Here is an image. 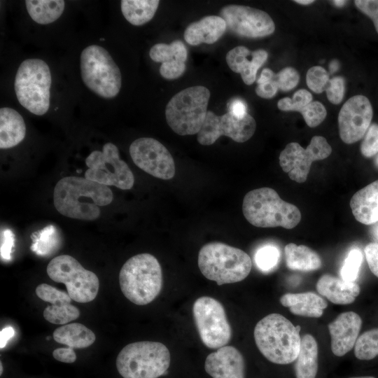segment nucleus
I'll list each match as a JSON object with an SVG mask.
<instances>
[{"label": "nucleus", "mask_w": 378, "mask_h": 378, "mask_svg": "<svg viewBox=\"0 0 378 378\" xmlns=\"http://www.w3.org/2000/svg\"><path fill=\"white\" fill-rule=\"evenodd\" d=\"M113 198L108 186L78 176L61 178L53 192L54 206L60 214L83 220L97 219L99 206L110 204Z\"/></svg>", "instance_id": "1"}, {"label": "nucleus", "mask_w": 378, "mask_h": 378, "mask_svg": "<svg viewBox=\"0 0 378 378\" xmlns=\"http://www.w3.org/2000/svg\"><path fill=\"white\" fill-rule=\"evenodd\" d=\"M301 328L277 313L260 319L254 328V339L260 353L270 362L286 365L293 363L299 354Z\"/></svg>", "instance_id": "2"}, {"label": "nucleus", "mask_w": 378, "mask_h": 378, "mask_svg": "<svg viewBox=\"0 0 378 378\" xmlns=\"http://www.w3.org/2000/svg\"><path fill=\"white\" fill-rule=\"evenodd\" d=\"M242 211L245 218L258 227H282L293 229L301 220L300 209L283 200L271 188H260L247 192Z\"/></svg>", "instance_id": "3"}, {"label": "nucleus", "mask_w": 378, "mask_h": 378, "mask_svg": "<svg viewBox=\"0 0 378 378\" xmlns=\"http://www.w3.org/2000/svg\"><path fill=\"white\" fill-rule=\"evenodd\" d=\"M123 295L132 303L146 305L155 299L162 286V268L150 253H140L129 258L119 273Z\"/></svg>", "instance_id": "4"}, {"label": "nucleus", "mask_w": 378, "mask_h": 378, "mask_svg": "<svg viewBox=\"0 0 378 378\" xmlns=\"http://www.w3.org/2000/svg\"><path fill=\"white\" fill-rule=\"evenodd\" d=\"M202 274L218 285L241 281L248 276L252 262L243 250L218 241L204 244L198 254Z\"/></svg>", "instance_id": "5"}, {"label": "nucleus", "mask_w": 378, "mask_h": 378, "mask_svg": "<svg viewBox=\"0 0 378 378\" xmlns=\"http://www.w3.org/2000/svg\"><path fill=\"white\" fill-rule=\"evenodd\" d=\"M170 362V352L164 344L141 341L124 346L115 365L123 378H158L165 374Z\"/></svg>", "instance_id": "6"}, {"label": "nucleus", "mask_w": 378, "mask_h": 378, "mask_svg": "<svg viewBox=\"0 0 378 378\" xmlns=\"http://www.w3.org/2000/svg\"><path fill=\"white\" fill-rule=\"evenodd\" d=\"M209 90L202 85L187 88L174 94L165 108V118L170 128L181 136L198 134L204 122Z\"/></svg>", "instance_id": "7"}, {"label": "nucleus", "mask_w": 378, "mask_h": 378, "mask_svg": "<svg viewBox=\"0 0 378 378\" xmlns=\"http://www.w3.org/2000/svg\"><path fill=\"white\" fill-rule=\"evenodd\" d=\"M51 83L46 62L37 58L24 60L18 67L14 83L19 103L33 114L44 115L50 107Z\"/></svg>", "instance_id": "8"}, {"label": "nucleus", "mask_w": 378, "mask_h": 378, "mask_svg": "<svg viewBox=\"0 0 378 378\" xmlns=\"http://www.w3.org/2000/svg\"><path fill=\"white\" fill-rule=\"evenodd\" d=\"M82 80L98 96L111 99L122 85L121 73L109 52L103 47L91 45L83 49L80 57Z\"/></svg>", "instance_id": "9"}, {"label": "nucleus", "mask_w": 378, "mask_h": 378, "mask_svg": "<svg viewBox=\"0 0 378 378\" xmlns=\"http://www.w3.org/2000/svg\"><path fill=\"white\" fill-rule=\"evenodd\" d=\"M48 276L54 281L64 284L70 298L78 302H90L95 299L99 281L93 272L85 269L69 255L53 258L46 268Z\"/></svg>", "instance_id": "10"}, {"label": "nucleus", "mask_w": 378, "mask_h": 378, "mask_svg": "<svg viewBox=\"0 0 378 378\" xmlns=\"http://www.w3.org/2000/svg\"><path fill=\"white\" fill-rule=\"evenodd\" d=\"M85 164L88 167L85 172L87 179L122 190H130L134 186L132 170L120 158L118 147L111 142L105 144L102 151H92L85 159Z\"/></svg>", "instance_id": "11"}, {"label": "nucleus", "mask_w": 378, "mask_h": 378, "mask_svg": "<svg viewBox=\"0 0 378 378\" xmlns=\"http://www.w3.org/2000/svg\"><path fill=\"white\" fill-rule=\"evenodd\" d=\"M192 314L200 337L209 349L226 346L232 337V328L222 304L214 298L202 296L192 306Z\"/></svg>", "instance_id": "12"}, {"label": "nucleus", "mask_w": 378, "mask_h": 378, "mask_svg": "<svg viewBox=\"0 0 378 378\" xmlns=\"http://www.w3.org/2000/svg\"><path fill=\"white\" fill-rule=\"evenodd\" d=\"M331 153L332 148L325 137L314 136L306 148L297 142L288 144L279 155V164L291 180L304 183L312 163L327 158Z\"/></svg>", "instance_id": "13"}, {"label": "nucleus", "mask_w": 378, "mask_h": 378, "mask_svg": "<svg viewBox=\"0 0 378 378\" xmlns=\"http://www.w3.org/2000/svg\"><path fill=\"white\" fill-rule=\"evenodd\" d=\"M255 129V120L248 113L244 118H239L229 111L218 115L208 111L197 139L203 146L212 145L220 136H226L236 142L243 143L253 135Z\"/></svg>", "instance_id": "14"}, {"label": "nucleus", "mask_w": 378, "mask_h": 378, "mask_svg": "<svg viewBox=\"0 0 378 378\" xmlns=\"http://www.w3.org/2000/svg\"><path fill=\"white\" fill-rule=\"evenodd\" d=\"M220 16L233 34L246 38H262L274 33L275 24L266 12L246 6L231 4L223 7Z\"/></svg>", "instance_id": "15"}, {"label": "nucleus", "mask_w": 378, "mask_h": 378, "mask_svg": "<svg viewBox=\"0 0 378 378\" xmlns=\"http://www.w3.org/2000/svg\"><path fill=\"white\" fill-rule=\"evenodd\" d=\"M134 163L150 175L163 180L172 178L176 173L174 159L167 148L158 140L141 137L130 146Z\"/></svg>", "instance_id": "16"}, {"label": "nucleus", "mask_w": 378, "mask_h": 378, "mask_svg": "<svg viewBox=\"0 0 378 378\" xmlns=\"http://www.w3.org/2000/svg\"><path fill=\"white\" fill-rule=\"evenodd\" d=\"M372 116V106L365 96L358 94L349 98L338 115L339 134L342 141L351 144L360 140L369 128Z\"/></svg>", "instance_id": "17"}, {"label": "nucleus", "mask_w": 378, "mask_h": 378, "mask_svg": "<svg viewBox=\"0 0 378 378\" xmlns=\"http://www.w3.org/2000/svg\"><path fill=\"white\" fill-rule=\"evenodd\" d=\"M54 340L66 348H57L52 351L53 358L62 363H72L76 360L74 349H84L92 345L95 334L85 326L79 323L62 325L52 333Z\"/></svg>", "instance_id": "18"}, {"label": "nucleus", "mask_w": 378, "mask_h": 378, "mask_svg": "<svg viewBox=\"0 0 378 378\" xmlns=\"http://www.w3.org/2000/svg\"><path fill=\"white\" fill-rule=\"evenodd\" d=\"M35 292L41 300L51 304L46 307L43 312L47 321L62 326L79 317L80 310L71 304L72 299L68 293L47 284H39Z\"/></svg>", "instance_id": "19"}, {"label": "nucleus", "mask_w": 378, "mask_h": 378, "mask_svg": "<svg viewBox=\"0 0 378 378\" xmlns=\"http://www.w3.org/2000/svg\"><path fill=\"white\" fill-rule=\"evenodd\" d=\"M361 326L362 319L354 312L341 313L328 324L333 354L343 356L354 347Z\"/></svg>", "instance_id": "20"}, {"label": "nucleus", "mask_w": 378, "mask_h": 378, "mask_svg": "<svg viewBox=\"0 0 378 378\" xmlns=\"http://www.w3.org/2000/svg\"><path fill=\"white\" fill-rule=\"evenodd\" d=\"M204 369L212 378H245L244 357L232 346H224L209 354Z\"/></svg>", "instance_id": "21"}, {"label": "nucleus", "mask_w": 378, "mask_h": 378, "mask_svg": "<svg viewBox=\"0 0 378 378\" xmlns=\"http://www.w3.org/2000/svg\"><path fill=\"white\" fill-rule=\"evenodd\" d=\"M251 53L246 47L237 46L226 55V62L230 69L241 74V78L246 85H252L256 78L258 70L266 62L268 53L263 49L253 51L251 60L247 59Z\"/></svg>", "instance_id": "22"}, {"label": "nucleus", "mask_w": 378, "mask_h": 378, "mask_svg": "<svg viewBox=\"0 0 378 378\" xmlns=\"http://www.w3.org/2000/svg\"><path fill=\"white\" fill-rule=\"evenodd\" d=\"M316 290L336 304H351L358 296L360 288L356 282L344 280L330 274H323L316 283Z\"/></svg>", "instance_id": "23"}, {"label": "nucleus", "mask_w": 378, "mask_h": 378, "mask_svg": "<svg viewBox=\"0 0 378 378\" xmlns=\"http://www.w3.org/2000/svg\"><path fill=\"white\" fill-rule=\"evenodd\" d=\"M225 21L218 15H208L190 24L184 31L185 41L191 46L212 44L225 32Z\"/></svg>", "instance_id": "24"}, {"label": "nucleus", "mask_w": 378, "mask_h": 378, "mask_svg": "<svg viewBox=\"0 0 378 378\" xmlns=\"http://www.w3.org/2000/svg\"><path fill=\"white\" fill-rule=\"evenodd\" d=\"M356 220L364 225L378 221V180L358 190L350 200Z\"/></svg>", "instance_id": "25"}, {"label": "nucleus", "mask_w": 378, "mask_h": 378, "mask_svg": "<svg viewBox=\"0 0 378 378\" xmlns=\"http://www.w3.org/2000/svg\"><path fill=\"white\" fill-rule=\"evenodd\" d=\"M280 302L292 314L309 318L321 317L328 306L322 297L313 292L286 293L281 297Z\"/></svg>", "instance_id": "26"}, {"label": "nucleus", "mask_w": 378, "mask_h": 378, "mask_svg": "<svg viewBox=\"0 0 378 378\" xmlns=\"http://www.w3.org/2000/svg\"><path fill=\"white\" fill-rule=\"evenodd\" d=\"M26 125L22 115L15 109H0V148H10L25 137Z\"/></svg>", "instance_id": "27"}, {"label": "nucleus", "mask_w": 378, "mask_h": 378, "mask_svg": "<svg viewBox=\"0 0 378 378\" xmlns=\"http://www.w3.org/2000/svg\"><path fill=\"white\" fill-rule=\"evenodd\" d=\"M318 372V344L310 334L301 338L299 354L295 363L296 378H315Z\"/></svg>", "instance_id": "28"}, {"label": "nucleus", "mask_w": 378, "mask_h": 378, "mask_svg": "<svg viewBox=\"0 0 378 378\" xmlns=\"http://www.w3.org/2000/svg\"><path fill=\"white\" fill-rule=\"evenodd\" d=\"M284 254L286 266L292 270L314 271L322 265L319 255L304 245L289 243L284 248Z\"/></svg>", "instance_id": "29"}, {"label": "nucleus", "mask_w": 378, "mask_h": 378, "mask_svg": "<svg viewBox=\"0 0 378 378\" xmlns=\"http://www.w3.org/2000/svg\"><path fill=\"white\" fill-rule=\"evenodd\" d=\"M158 0H122L121 11L127 22L140 26L149 22L158 8Z\"/></svg>", "instance_id": "30"}, {"label": "nucleus", "mask_w": 378, "mask_h": 378, "mask_svg": "<svg viewBox=\"0 0 378 378\" xmlns=\"http://www.w3.org/2000/svg\"><path fill=\"white\" fill-rule=\"evenodd\" d=\"M25 6L34 22L40 24H48L61 16L65 3L62 0H27Z\"/></svg>", "instance_id": "31"}, {"label": "nucleus", "mask_w": 378, "mask_h": 378, "mask_svg": "<svg viewBox=\"0 0 378 378\" xmlns=\"http://www.w3.org/2000/svg\"><path fill=\"white\" fill-rule=\"evenodd\" d=\"M149 56L153 61L162 64L174 60L186 62L188 51L184 43L176 40L170 44H155L149 51Z\"/></svg>", "instance_id": "32"}, {"label": "nucleus", "mask_w": 378, "mask_h": 378, "mask_svg": "<svg viewBox=\"0 0 378 378\" xmlns=\"http://www.w3.org/2000/svg\"><path fill=\"white\" fill-rule=\"evenodd\" d=\"M354 354L363 360H372L378 356V328L358 336L354 346Z\"/></svg>", "instance_id": "33"}, {"label": "nucleus", "mask_w": 378, "mask_h": 378, "mask_svg": "<svg viewBox=\"0 0 378 378\" xmlns=\"http://www.w3.org/2000/svg\"><path fill=\"white\" fill-rule=\"evenodd\" d=\"M58 234L52 225L46 227L34 239L31 249L40 255H46L58 244Z\"/></svg>", "instance_id": "34"}, {"label": "nucleus", "mask_w": 378, "mask_h": 378, "mask_svg": "<svg viewBox=\"0 0 378 378\" xmlns=\"http://www.w3.org/2000/svg\"><path fill=\"white\" fill-rule=\"evenodd\" d=\"M280 252L273 245H265L256 251L254 257L257 267L264 272L272 270L278 264Z\"/></svg>", "instance_id": "35"}, {"label": "nucleus", "mask_w": 378, "mask_h": 378, "mask_svg": "<svg viewBox=\"0 0 378 378\" xmlns=\"http://www.w3.org/2000/svg\"><path fill=\"white\" fill-rule=\"evenodd\" d=\"M363 262V253L358 248H352L348 253L340 270L342 279L356 282Z\"/></svg>", "instance_id": "36"}, {"label": "nucleus", "mask_w": 378, "mask_h": 378, "mask_svg": "<svg viewBox=\"0 0 378 378\" xmlns=\"http://www.w3.org/2000/svg\"><path fill=\"white\" fill-rule=\"evenodd\" d=\"M312 102V94L305 89L296 91L293 98L284 97L279 100L277 106L283 111H298Z\"/></svg>", "instance_id": "37"}, {"label": "nucleus", "mask_w": 378, "mask_h": 378, "mask_svg": "<svg viewBox=\"0 0 378 378\" xmlns=\"http://www.w3.org/2000/svg\"><path fill=\"white\" fill-rule=\"evenodd\" d=\"M329 80L328 71L321 66H314L307 72V85L314 92L321 93L326 90Z\"/></svg>", "instance_id": "38"}, {"label": "nucleus", "mask_w": 378, "mask_h": 378, "mask_svg": "<svg viewBox=\"0 0 378 378\" xmlns=\"http://www.w3.org/2000/svg\"><path fill=\"white\" fill-rule=\"evenodd\" d=\"M300 113L302 115L306 124L310 127L319 125L327 115L325 106L318 101L312 102L302 108Z\"/></svg>", "instance_id": "39"}, {"label": "nucleus", "mask_w": 378, "mask_h": 378, "mask_svg": "<svg viewBox=\"0 0 378 378\" xmlns=\"http://www.w3.org/2000/svg\"><path fill=\"white\" fill-rule=\"evenodd\" d=\"M360 153L365 158H372L378 153V124L370 125L360 144Z\"/></svg>", "instance_id": "40"}, {"label": "nucleus", "mask_w": 378, "mask_h": 378, "mask_svg": "<svg viewBox=\"0 0 378 378\" xmlns=\"http://www.w3.org/2000/svg\"><path fill=\"white\" fill-rule=\"evenodd\" d=\"M274 80L278 88L282 91H289L298 84L300 75L296 69L288 66L275 74Z\"/></svg>", "instance_id": "41"}, {"label": "nucleus", "mask_w": 378, "mask_h": 378, "mask_svg": "<svg viewBox=\"0 0 378 378\" xmlns=\"http://www.w3.org/2000/svg\"><path fill=\"white\" fill-rule=\"evenodd\" d=\"M326 91L329 102L333 104L341 103L345 92V80L344 78L335 76L330 79Z\"/></svg>", "instance_id": "42"}, {"label": "nucleus", "mask_w": 378, "mask_h": 378, "mask_svg": "<svg viewBox=\"0 0 378 378\" xmlns=\"http://www.w3.org/2000/svg\"><path fill=\"white\" fill-rule=\"evenodd\" d=\"M354 4L360 12L372 20L378 34V0H356Z\"/></svg>", "instance_id": "43"}, {"label": "nucleus", "mask_w": 378, "mask_h": 378, "mask_svg": "<svg viewBox=\"0 0 378 378\" xmlns=\"http://www.w3.org/2000/svg\"><path fill=\"white\" fill-rule=\"evenodd\" d=\"M185 70V62L174 60L162 63L160 67V74L163 78L172 80L179 78Z\"/></svg>", "instance_id": "44"}, {"label": "nucleus", "mask_w": 378, "mask_h": 378, "mask_svg": "<svg viewBox=\"0 0 378 378\" xmlns=\"http://www.w3.org/2000/svg\"><path fill=\"white\" fill-rule=\"evenodd\" d=\"M14 245V234L9 229H6L1 234V257L5 260L10 259V253Z\"/></svg>", "instance_id": "45"}, {"label": "nucleus", "mask_w": 378, "mask_h": 378, "mask_svg": "<svg viewBox=\"0 0 378 378\" xmlns=\"http://www.w3.org/2000/svg\"><path fill=\"white\" fill-rule=\"evenodd\" d=\"M364 252L370 270L378 277V244L369 243L365 247Z\"/></svg>", "instance_id": "46"}, {"label": "nucleus", "mask_w": 378, "mask_h": 378, "mask_svg": "<svg viewBox=\"0 0 378 378\" xmlns=\"http://www.w3.org/2000/svg\"><path fill=\"white\" fill-rule=\"evenodd\" d=\"M278 90V85L274 78L273 80L269 82L258 85L255 92L257 95L262 98L270 99L276 94Z\"/></svg>", "instance_id": "47"}, {"label": "nucleus", "mask_w": 378, "mask_h": 378, "mask_svg": "<svg viewBox=\"0 0 378 378\" xmlns=\"http://www.w3.org/2000/svg\"><path fill=\"white\" fill-rule=\"evenodd\" d=\"M229 112L239 118H244L247 114V106L241 99H234L228 104Z\"/></svg>", "instance_id": "48"}, {"label": "nucleus", "mask_w": 378, "mask_h": 378, "mask_svg": "<svg viewBox=\"0 0 378 378\" xmlns=\"http://www.w3.org/2000/svg\"><path fill=\"white\" fill-rule=\"evenodd\" d=\"M15 330L11 326H7L0 332V347L3 349L8 341L13 337Z\"/></svg>", "instance_id": "49"}, {"label": "nucleus", "mask_w": 378, "mask_h": 378, "mask_svg": "<svg viewBox=\"0 0 378 378\" xmlns=\"http://www.w3.org/2000/svg\"><path fill=\"white\" fill-rule=\"evenodd\" d=\"M275 74L270 69H264L258 79L257 80L258 85L269 82L274 79Z\"/></svg>", "instance_id": "50"}, {"label": "nucleus", "mask_w": 378, "mask_h": 378, "mask_svg": "<svg viewBox=\"0 0 378 378\" xmlns=\"http://www.w3.org/2000/svg\"><path fill=\"white\" fill-rule=\"evenodd\" d=\"M339 66H340V63L338 62L337 60H335V59L332 60L329 65L330 74H332L335 71H336L338 69Z\"/></svg>", "instance_id": "51"}, {"label": "nucleus", "mask_w": 378, "mask_h": 378, "mask_svg": "<svg viewBox=\"0 0 378 378\" xmlns=\"http://www.w3.org/2000/svg\"><path fill=\"white\" fill-rule=\"evenodd\" d=\"M332 2L334 4L335 6L339 8L344 6L347 3L346 1H342V0H335V1H332Z\"/></svg>", "instance_id": "52"}, {"label": "nucleus", "mask_w": 378, "mask_h": 378, "mask_svg": "<svg viewBox=\"0 0 378 378\" xmlns=\"http://www.w3.org/2000/svg\"><path fill=\"white\" fill-rule=\"evenodd\" d=\"M294 1L302 5H308L314 2V0H295Z\"/></svg>", "instance_id": "53"}, {"label": "nucleus", "mask_w": 378, "mask_h": 378, "mask_svg": "<svg viewBox=\"0 0 378 378\" xmlns=\"http://www.w3.org/2000/svg\"><path fill=\"white\" fill-rule=\"evenodd\" d=\"M374 167L378 169V153L376 155L374 159Z\"/></svg>", "instance_id": "54"}, {"label": "nucleus", "mask_w": 378, "mask_h": 378, "mask_svg": "<svg viewBox=\"0 0 378 378\" xmlns=\"http://www.w3.org/2000/svg\"><path fill=\"white\" fill-rule=\"evenodd\" d=\"M349 378H375V377H371V376H362V377H352Z\"/></svg>", "instance_id": "55"}, {"label": "nucleus", "mask_w": 378, "mask_h": 378, "mask_svg": "<svg viewBox=\"0 0 378 378\" xmlns=\"http://www.w3.org/2000/svg\"><path fill=\"white\" fill-rule=\"evenodd\" d=\"M2 372H3L2 363L0 362V374L1 375L2 374Z\"/></svg>", "instance_id": "56"}, {"label": "nucleus", "mask_w": 378, "mask_h": 378, "mask_svg": "<svg viewBox=\"0 0 378 378\" xmlns=\"http://www.w3.org/2000/svg\"><path fill=\"white\" fill-rule=\"evenodd\" d=\"M376 234H377V237H378V228L376 230Z\"/></svg>", "instance_id": "57"}]
</instances>
